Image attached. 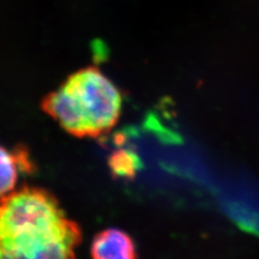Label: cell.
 <instances>
[{"instance_id": "cell-1", "label": "cell", "mask_w": 259, "mask_h": 259, "mask_svg": "<svg viewBox=\"0 0 259 259\" xmlns=\"http://www.w3.org/2000/svg\"><path fill=\"white\" fill-rule=\"evenodd\" d=\"M81 239L51 192L24 186L0 198V259H76Z\"/></svg>"}, {"instance_id": "cell-5", "label": "cell", "mask_w": 259, "mask_h": 259, "mask_svg": "<svg viewBox=\"0 0 259 259\" xmlns=\"http://www.w3.org/2000/svg\"><path fill=\"white\" fill-rule=\"evenodd\" d=\"M108 164L113 175L119 177H132L140 168V159L135 153L120 149L112 153L108 160Z\"/></svg>"}, {"instance_id": "cell-3", "label": "cell", "mask_w": 259, "mask_h": 259, "mask_svg": "<svg viewBox=\"0 0 259 259\" xmlns=\"http://www.w3.org/2000/svg\"><path fill=\"white\" fill-rule=\"evenodd\" d=\"M92 259H137L133 239L126 232L109 228L100 232L91 245Z\"/></svg>"}, {"instance_id": "cell-4", "label": "cell", "mask_w": 259, "mask_h": 259, "mask_svg": "<svg viewBox=\"0 0 259 259\" xmlns=\"http://www.w3.org/2000/svg\"><path fill=\"white\" fill-rule=\"evenodd\" d=\"M31 171L32 163L25 149L10 150L0 145V198L13 192L20 176Z\"/></svg>"}, {"instance_id": "cell-2", "label": "cell", "mask_w": 259, "mask_h": 259, "mask_svg": "<svg viewBox=\"0 0 259 259\" xmlns=\"http://www.w3.org/2000/svg\"><path fill=\"white\" fill-rule=\"evenodd\" d=\"M41 108L63 130L76 137H99L118 122L122 95L95 66L71 74L41 102Z\"/></svg>"}]
</instances>
